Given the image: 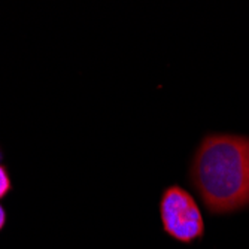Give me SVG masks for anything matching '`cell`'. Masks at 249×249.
Listing matches in <instances>:
<instances>
[{
	"label": "cell",
	"mask_w": 249,
	"mask_h": 249,
	"mask_svg": "<svg viewBox=\"0 0 249 249\" xmlns=\"http://www.w3.org/2000/svg\"><path fill=\"white\" fill-rule=\"evenodd\" d=\"M191 180L209 212L224 213L249 205V138H205L194 155Z\"/></svg>",
	"instance_id": "obj_1"
},
{
	"label": "cell",
	"mask_w": 249,
	"mask_h": 249,
	"mask_svg": "<svg viewBox=\"0 0 249 249\" xmlns=\"http://www.w3.org/2000/svg\"><path fill=\"white\" fill-rule=\"evenodd\" d=\"M5 225H6V211L2 205H0V231L3 230Z\"/></svg>",
	"instance_id": "obj_4"
},
{
	"label": "cell",
	"mask_w": 249,
	"mask_h": 249,
	"mask_svg": "<svg viewBox=\"0 0 249 249\" xmlns=\"http://www.w3.org/2000/svg\"><path fill=\"white\" fill-rule=\"evenodd\" d=\"M160 216L164 231L178 242L191 243L205 233V222L194 197L178 185L164 190Z\"/></svg>",
	"instance_id": "obj_2"
},
{
	"label": "cell",
	"mask_w": 249,
	"mask_h": 249,
	"mask_svg": "<svg viewBox=\"0 0 249 249\" xmlns=\"http://www.w3.org/2000/svg\"><path fill=\"white\" fill-rule=\"evenodd\" d=\"M12 191V180L8 169L0 163V198H3Z\"/></svg>",
	"instance_id": "obj_3"
},
{
	"label": "cell",
	"mask_w": 249,
	"mask_h": 249,
	"mask_svg": "<svg viewBox=\"0 0 249 249\" xmlns=\"http://www.w3.org/2000/svg\"><path fill=\"white\" fill-rule=\"evenodd\" d=\"M3 158V154H2V149H0V160H2Z\"/></svg>",
	"instance_id": "obj_5"
}]
</instances>
